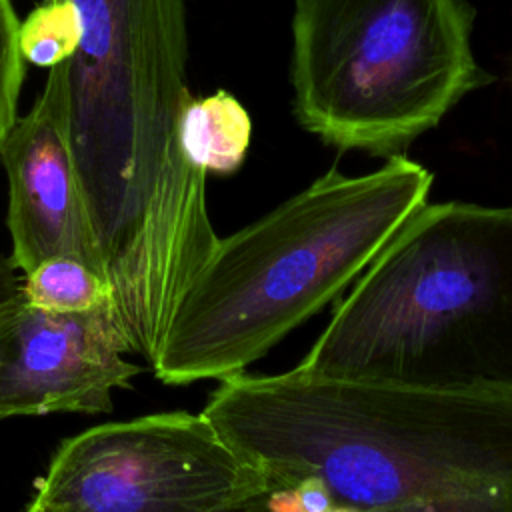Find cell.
Wrapping results in <instances>:
<instances>
[{
  "label": "cell",
  "mask_w": 512,
  "mask_h": 512,
  "mask_svg": "<svg viewBox=\"0 0 512 512\" xmlns=\"http://www.w3.org/2000/svg\"><path fill=\"white\" fill-rule=\"evenodd\" d=\"M462 0H294L298 122L340 150L396 154L484 74Z\"/></svg>",
  "instance_id": "cell-5"
},
{
  "label": "cell",
  "mask_w": 512,
  "mask_h": 512,
  "mask_svg": "<svg viewBox=\"0 0 512 512\" xmlns=\"http://www.w3.org/2000/svg\"><path fill=\"white\" fill-rule=\"evenodd\" d=\"M328 512H358V510H354V508H348V506H338V504H334Z\"/></svg>",
  "instance_id": "cell-16"
},
{
  "label": "cell",
  "mask_w": 512,
  "mask_h": 512,
  "mask_svg": "<svg viewBox=\"0 0 512 512\" xmlns=\"http://www.w3.org/2000/svg\"><path fill=\"white\" fill-rule=\"evenodd\" d=\"M18 26L12 0H0V144L18 118V96L24 80Z\"/></svg>",
  "instance_id": "cell-12"
},
{
  "label": "cell",
  "mask_w": 512,
  "mask_h": 512,
  "mask_svg": "<svg viewBox=\"0 0 512 512\" xmlns=\"http://www.w3.org/2000/svg\"><path fill=\"white\" fill-rule=\"evenodd\" d=\"M252 120L248 110L226 90L192 98L178 118V144L186 160L202 172L232 174L248 152Z\"/></svg>",
  "instance_id": "cell-9"
},
{
  "label": "cell",
  "mask_w": 512,
  "mask_h": 512,
  "mask_svg": "<svg viewBox=\"0 0 512 512\" xmlns=\"http://www.w3.org/2000/svg\"><path fill=\"white\" fill-rule=\"evenodd\" d=\"M432 174L402 154L362 176L330 170L218 238L178 300L152 360L164 384L242 374L352 286L426 204Z\"/></svg>",
  "instance_id": "cell-3"
},
{
  "label": "cell",
  "mask_w": 512,
  "mask_h": 512,
  "mask_svg": "<svg viewBox=\"0 0 512 512\" xmlns=\"http://www.w3.org/2000/svg\"><path fill=\"white\" fill-rule=\"evenodd\" d=\"M78 44V22L70 2L44 0L18 26L24 64L54 68L66 62Z\"/></svg>",
  "instance_id": "cell-11"
},
{
  "label": "cell",
  "mask_w": 512,
  "mask_h": 512,
  "mask_svg": "<svg viewBox=\"0 0 512 512\" xmlns=\"http://www.w3.org/2000/svg\"><path fill=\"white\" fill-rule=\"evenodd\" d=\"M268 490L202 414L164 412L64 440L24 512H216Z\"/></svg>",
  "instance_id": "cell-6"
},
{
  "label": "cell",
  "mask_w": 512,
  "mask_h": 512,
  "mask_svg": "<svg viewBox=\"0 0 512 512\" xmlns=\"http://www.w3.org/2000/svg\"><path fill=\"white\" fill-rule=\"evenodd\" d=\"M112 300L86 312H50L24 298L0 322V420L52 412L102 414L112 390L128 388L140 366Z\"/></svg>",
  "instance_id": "cell-7"
},
{
  "label": "cell",
  "mask_w": 512,
  "mask_h": 512,
  "mask_svg": "<svg viewBox=\"0 0 512 512\" xmlns=\"http://www.w3.org/2000/svg\"><path fill=\"white\" fill-rule=\"evenodd\" d=\"M332 506V494L318 478H302L266 494L268 512H328Z\"/></svg>",
  "instance_id": "cell-13"
},
{
  "label": "cell",
  "mask_w": 512,
  "mask_h": 512,
  "mask_svg": "<svg viewBox=\"0 0 512 512\" xmlns=\"http://www.w3.org/2000/svg\"><path fill=\"white\" fill-rule=\"evenodd\" d=\"M0 160L8 176L14 266L28 274L48 258L74 256L104 274L70 148L62 64L48 70L34 106L16 118Z\"/></svg>",
  "instance_id": "cell-8"
},
{
  "label": "cell",
  "mask_w": 512,
  "mask_h": 512,
  "mask_svg": "<svg viewBox=\"0 0 512 512\" xmlns=\"http://www.w3.org/2000/svg\"><path fill=\"white\" fill-rule=\"evenodd\" d=\"M22 294L28 304L50 312H86L112 300L104 274L74 256L40 262L24 274Z\"/></svg>",
  "instance_id": "cell-10"
},
{
  "label": "cell",
  "mask_w": 512,
  "mask_h": 512,
  "mask_svg": "<svg viewBox=\"0 0 512 512\" xmlns=\"http://www.w3.org/2000/svg\"><path fill=\"white\" fill-rule=\"evenodd\" d=\"M270 490L318 478L358 512H512V394L332 380H220L200 412Z\"/></svg>",
  "instance_id": "cell-2"
},
{
  "label": "cell",
  "mask_w": 512,
  "mask_h": 512,
  "mask_svg": "<svg viewBox=\"0 0 512 512\" xmlns=\"http://www.w3.org/2000/svg\"><path fill=\"white\" fill-rule=\"evenodd\" d=\"M22 276L10 256H0V322L24 298Z\"/></svg>",
  "instance_id": "cell-14"
},
{
  "label": "cell",
  "mask_w": 512,
  "mask_h": 512,
  "mask_svg": "<svg viewBox=\"0 0 512 512\" xmlns=\"http://www.w3.org/2000/svg\"><path fill=\"white\" fill-rule=\"evenodd\" d=\"M296 370L512 394V206L418 208L358 276Z\"/></svg>",
  "instance_id": "cell-4"
},
{
  "label": "cell",
  "mask_w": 512,
  "mask_h": 512,
  "mask_svg": "<svg viewBox=\"0 0 512 512\" xmlns=\"http://www.w3.org/2000/svg\"><path fill=\"white\" fill-rule=\"evenodd\" d=\"M266 494H258V496H252L248 500L224 506V508H220L216 512H268V508H266Z\"/></svg>",
  "instance_id": "cell-15"
},
{
  "label": "cell",
  "mask_w": 512,
  "mask_h": 512,
  "mask_svg": "<svg viewBox=\"0 0 512 512\" xmlns=\"http://www.w3.org/2000/svg\"><path fill=\"white\" fill-rule=\"evenodd\" d=\"M78 22L62 62L70 148L112 308L132 354L154 360L170 316L218 236L206 172L178 144L184 0H66Z\"/></svg>",
  "instance_id": "cell-1"
}]
</instances>
